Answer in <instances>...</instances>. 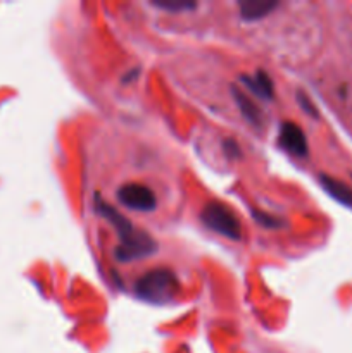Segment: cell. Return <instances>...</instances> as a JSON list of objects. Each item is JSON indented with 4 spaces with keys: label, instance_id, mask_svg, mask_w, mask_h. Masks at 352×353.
I'll use <instances>...</instances> for the list:
<instances>
[{
    "label": "cell",
    "instance_id": "cell-5",
    "mask_svg": "<svg viewBox=\"0 0 352 353\" xmlns=\"http://www.w3.org/2000/svg\"><path fill=\"white\" fill-rule=\"evenodd\" d=\"M278 140L280 145L286 152H290V154L299 155V157L307 154L306 134H304V131L295 123H283L282 128H280Z\"/></svg>",
    "mask_w": 352,
    "mask_h": 353
},
{
    "label": "cell",
    "instance_id": "cell-1",
    "mask_svg": "<svg viewBox=\"0 0 352 353\" xmlns=\"http://www.w3.org/2000/svg\"><path fill=\"white\" fill-rule=\"evenodd\" d=\"M179 285L176 274L169 269H152L145 272L137 283H135V293L138 299L150 303H166L175 299Z\"/></svg>",
    "mask_w": 352,
    "mask_h": 353
},
{
    "label": "cell",
    "instance_id": "cell-6",
    "mask_svg": "<svg viewBox=\"0 0 352 353\" xmlns=\"http://www.w3.org/2000/svg\"><path fill=\"white\" fill-rule=\"evenodd\" d=\"M278 7V2L271 0H245L240 3V14L245 21H257L268 16Z\"/></svg>",
    "mask_w": 352,
    "mask_h": 353
},
{
    "label": "cell",
    "instance_id": "cell-7",
    "mask_svg": "<svg viewBox=\"0 0 352 353\" xmlns=\"http://www.w3.org/2000/svg\"><path fill=\"white\" fill-rule=\"evenodd\" d=\"M320 183L324 190H326L328 195L333 196L337 202L344 203V205H352V190L349 188L345 183L338 181V179L331 178V176L321 174L320 176Z\"/></svg>",
    "mask_w": 352,
    "mask_h": 353
},
{
    "label": "cell",
    "instance_id": "cell-9",
    "mask_svg": "<svg viewBox=\"0 0 352 353\" xmlns=\"http://www.w3.org/2000/svg\"><path fill=\"white\" fill-rule=\"evenodd\" d=\"M231 92H233L235 100H237L238 107H240V110H242V114L245 116V119L251 121L252 124L261 123V114H259V109L255 107V103L252 102L247 95H244V93H242L238 88H231Z\"/></svg>",
    "mask_w": 352,
    "mask_h": 353
},
{
    "label": "cell",
    "instance_id": "cell-4",
    "mask_svg": "<svg viewBox=\"0 0 352 353\" xmlns=\"http://www.w3.org/2000/svg\"><path fill=\"white\" fill-rule=\"evenodd\" d=\"M117 200L128 209L140 210V212L154 210L157 205L155 193L141 183H126V185L121 186L117 190Z\"/></svg>",
    "mask_w": 352,
    "mask_h": 353
},
{
    "label": "cell",
    "instance_id": "cell-13",
    "mask_svg": "<svg viewBox=\"0 0 352 353\" xmlns=\"http://www.w3.org/2000/svg\"><path fill=\"white\" fill-rule=\"evenodd\" d=\"M224 150H226V154L230 155V157H238V155H240V148L237 147V143H235L233 140H228L226 143H224Z\"/></svg>",
    "mask_w": 352,
    "mask_h": 353
},
{
    "label": "cell",
    "instance_id": "cell-11",
    "mask_svg": "<svg viewBox=\"0 0 352 353\" xmlns=\"http://www.w3.org/2000/svg\"><path fill=\"white\" fill-rule=\"evenodd\" d=\"M254 216L257 217V223H262L264 226L268 228H276L278 226V223H276L275 217H269V216H264L262 212H254Z\"/></svg>",
    "mask_w": 352,
    "mask_h": 353
},
{
    "label": "cell",
    "instance_id": "cell-12",
    "mask_svg": "<svg viewBox=\"0 0 352 353\" xmlns=\"http://www.w3.org/2000/svg\"><path fill=\"white\" fill-rule=\"evenodd\" d=\"M299 103L304 107V109H306L307 114H311V116H316V107H314L313 103L307 100V97L304 95V93H299Z\"/></svg>",
    "mask_w": 352,
    "mask_h": 353
},
{
    "label": "cell",
    "instance_id": "cell-2",
    "mask_svg": "<svg viewBox=\"0 0 352 353\" xmlns=\"http://www.w3.org/2000/svg\"><path fill=\"white\" fill-rule=\"evenodd\" d=\"M200 217H202V223L209 230L216 231V233L223 234V236L230 238V240H240L242 238L240 221L235 216L233 210L228 209V205H224V203H207Z\"/></svg>",
    "mask_w": 352,
    "mask_h": 353
},
{
    "label": "cell",
    "instance_id": "cell-8",
    "mask_svg": "<svg viewBox=\"0 0 352 353\" xmlns=\"http://www.w3.org/2000/svg\"><path fill=\"white\" fill-rule=\"evenodd\" d=\"M242 81L261 99H273V83L264 71H257L254 76H242Z\"/></svg>",
    "mask_w": 352,
    "mask_h": 353
},
{
    "label": "cell",
    "instance_id": "cell-3",
    "mask_svg": "<svg viewBox=\"0 0 352 353\" xmlns=\"http://www.w3.org/2000/svg\"><path fill=\"white\" fill-rule=\"evenodd\" d=\"M155 250H157V243L147 233L138 231L135 228L130 234L121 238V245L116 250V257L121 262L138 261V259H144L155 254Z\"/></svg>",
    "mask_w": 352,
    "mask_h": 353
},
{
    "label": "cell",
    "instance_id": "cell-10",
    "mask_svg": "<svg viewBox=\"0 0 352 353\" xmlns=\"http://www.w3.org/2000/svg\"><path fill=\"white\" fill-rule=\"evenodd\" d=\"M152 6L164 10H190L195 7V3L185 2V0H154Z\"/></svg>",
    "mask_w": 352,
    "mask_h": 353
}]
</instances>
